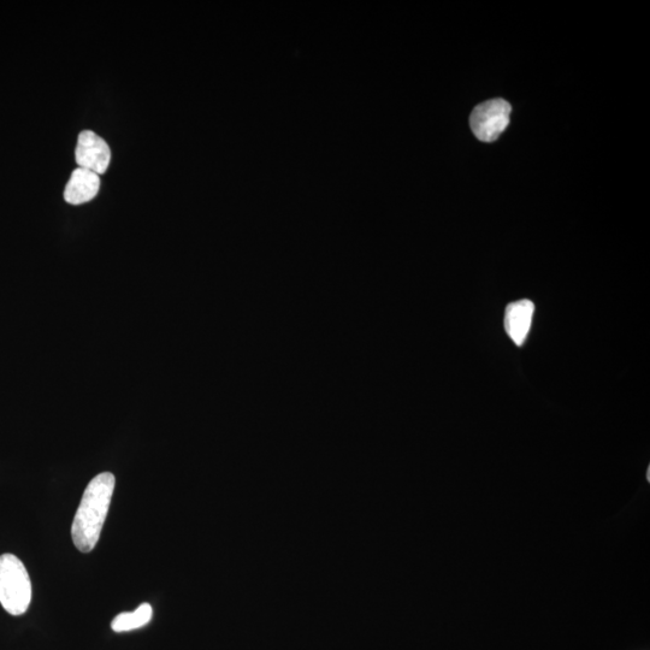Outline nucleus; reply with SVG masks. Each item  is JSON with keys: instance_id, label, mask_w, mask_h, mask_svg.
<instances>
[{"instance_id": "obj_5", "label": "nucleus", "mask_w": 650, "mask_h": 650, "mask_svg": "<svg viewBox=\"0 0 650 650\" xmlns=\"http://www.w3.org/2000/svg\"><path fill=\"white\" fill-rule=\"evenodd\" d=\"M535 312V305L530 300H519L507 306L505 312V329L510 339L517 346H523L527 340Z\"/></svg>"}, {"instance_id": "obj_6", "label": "nucleus", "mask_w": 650, "mask_h": 650, "mask_svg": "<svg viewBox=\"0 0 650 650\" xmlns=\"http://www.w3.org/2000/svg\"><path fill=\"white\" fill-rule=\"evenodd\" d=\"M100 188V176L91 170L78 168L72 176L64 191L65 202L72 205H81L91 202L96 198Z\"/></svg>"}, {"instance_id": "obj_4", "label": "nucleus", "mask_w": 650, "mask_h": 650, "mask_svg": "<svg viewBox=\"0 0 650 650\" xmlns=\"http://www.w3.org/2000/svg\"><path fill=\"white\" fill-rule=\"evenodd\" d=\"M75 157L79 168L91 170L100 176L109 168L111 150L108 143L96 133L84 130L79 135Z\"/></svg>"}, {"instance_id": "obj_3", "label": "nucleus", "mask_w": 650, "mask_h": 650, "mask_svg": "<svg viewBox=\"0 0 650 650\" xmlns=\"http://www.w3.org/2000/svg\"><path fill=\"white\" fill-rule=\"evenodd\" d=\"M510 116L511 105L506 100H488V102L476 106L472 111L470 126L478 140L492 143L505 132L508 123H510Z\"/></svg>"}, {"instance_id": "obj_7", "label": "nucleus", "mask_w": 650, "mask_h": 650, "mask_svg": "<svg viewBox=\"0 0 650 650\" xmlns=\"http://www.w3.org/2000/svg\"><path fill=\"white\" fill-rule=\"evenodd\" d=\"M152 607L150 604H143L134 612H124L118 614L111 623V628L115 632H127L143 628L149 624L152 619Z\"/></svg>"}, {"instance_id": "obj_1", "label": "nucleus", "mask_w": 650, "mask_h": 650, "mask_svg": "<svg viewBox=\"0 0 650 650\" xmlns=\"http://www.w3.org/2000/svg\"><path fill=\"white\" fill-rule=\"evenodd\" d=\"M115 484V476L104 472L93 478L82 496L72 525L74 545L82 553L92 552L97 546L108 517Z\"/></svg>"}, {"instance_id": "obj_2", "label": "nucleus", "mask_w": 650, "mask_h": 650, "mask_svg": "<svg viewBox=\"0 0 650 650\" xmlns=\"http://www.w3.org/2000/svg\"><path fill=\"white\" fill-rule=\"evenodd\" d=\"M32 601L26 566L13 554L0 555V604L11 616H22Z\"/></svg>"}]
</instances>
